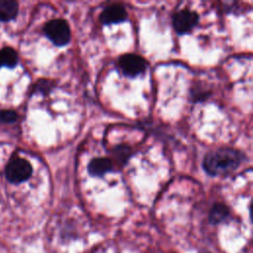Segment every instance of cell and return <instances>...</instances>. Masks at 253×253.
I'll return each instance as SVG.
<instances>
[{
  "label": "cell",
  "instance_id": "5",
  "mask_svg": "<svg viewBox=\"0 0 253 253\" xmlns=\"http://www.w3.org/2000/svg\"><path fill=\"white\" fill-rule=\"evenodd\" d=\"M198 21L199 16L194 11L181 10L173 16V27L178 34L184 35L192 31L193 28L196 27Z\"/></svg>",
  "mask_w": 253,
  "mask_h": 253
},
{
  "label": "cell",
  "instance_id": "4",
  "mask_svg": "<svg viewBox=\"0 0 253 253\" xmlns=\"http://www.w3.org/2000/svg\"><path fill=\"white\" fill-rule=\"evenodd\" d=\"M146 65L147 62L143 57L133 53L124 54L119 59L120 68L125 75L129 77H134L143 72L146 68Z\"/></svg>",
  "mask_w": 253,
  "mask_h": 253
},
{
  "label": "cell",
  "instance_id": "8",
  "mask_svg": "<svg viewBox=\"0 0 253 253\" xmlns=\"http://www.w3.org/2000/svg\"><path fill=\"white\" fill-rule=\"evenodd\" d=\"M18 14V3L13 0H0V21H10Z\"/></svg>",
  "mask_w": 253,
  "mask_h": 253
},
{
  "label": "cell",
  "instance_id": "12",
  "mask_svg": "<svg viewBox=\"0 0 253 253\" xmlns=\"http://www.w3.org/2000/svg\"><path fill=\"white\" fill-rule=\"evenodd\" d=\"M18 116L14 111L11 110H5L0 111V121L4 123H12L17 120Z\"/></svg>",
  "mask_w": 253,
  "mask_h": 253
},
{
  "label": "cell",
  "instance_id": "7",
  "mask_svg": "<svg viewBox=\"0 0 253 253\" xmlns=\"http://www.w3.org/2000/svg\"><path fill=\"white\" fill-rule=\"evenodd\" d=\"M113 168L112 161L107 157H98L91 160L88 165V172L92 176L101 177Z\"/></svg>",
  "mask_w": 253,
  "mask_h": 253
},
{
  "label": "cell",
  "instance_id": "1",
  "mask_svg": "<svg viewBox=\"0 0 253 253\" xmlns=\"http://www.w3.org/2000/svg\"><path fill=\"white\" fill-rule=\"evenodd\" d=\"M244 155L233 148H218L211 150L205 156L203 166L208 174L218 176L234 171L243 161Z\"/></svg>",
  "mask_w": 253,
  "mask_h": 253
},
{
  "label": "cell",
  "instance_id": "10",
  "mask_svg": "<svg viewBox=\"0 0 253 253\" xmlns=\"http://www.w3.org/2000/svg\"><path fill=\"white\" fill-rule=\"evenodd\" d=\"M18 62L17 52L11 47H4L0 49V67H13Z\"/></svg>",
  "mask_w": 253,
  "mask_h": 253
},
{
  "label": "cell",
  "instance_id": "6",
  "mask_svg": "<svg viewBox=\"0 0 253 253\" xmlns=\"http://www.w3.org/2000/svg\"><path fill=\"white\" fill-rule=\"evenodd\" d=\"M126 9L120 4H113L108 6L100 16V21L104 25L115 24L124 22L126 19Z\"/></svg>",
  "mask_w": 253,
  "mask_h": 253
},
{
  "label": "cell",
  "instance_id": "11",
  "mask_svg": "<svg viewBox=\"0 0 253 253\" xmlns=\"http://www.w3.org/2000/svg\"><path fill=\"white\" fill-rule=\"evenodd\" d=\"M52 88V82L49 80H40L35 85V91L40 93H48Z\"/></svg>",
  "mask_w": 253,
  "mask_h": 253
},
{
  "label": "cell",
  "instance_id": "9",
  "mask_svg": "<svg viewBox=\"0 0 253 253\" xmlns=\"http://www.w3.org/2000/svg\"><path fill=\"white\" fill-rule=\"evenodd\" d=\"M229 215V209L223 204H214L209 214V220L211 224H218Z\"/></svg>",
  "mask_w": 253,
  "mask_h": 253
},
{
  "label": "cell",
  "instance_id": "2",
  "mask_svg": "<svg viewBox=\"0 0 253 253\" xmlns=\"http://www.w3.org/2000/svg\"><path fill=\"white\" fill-rule=\"evenodd\" d=\"M43 31L45 36L56 45H65L70 41L69 26L62 19H54L47 22Z\"/></svg>",
  "mask_w": 253,
  "mask_h": 253
},
{
  "label": "cell",
  "instance_id": "3",
  "mask_svg": "<svg viewBox=\"0 0 253 253\" xmlns=\"http://www.w3.org/2000/svg\"><path fill=\"white\" fill-rule=\"evenodd\" d=\"M32 171V166L26 159L14 157L6 167V177L12 183H20L29 179Z\"/></svg>",
  "mask_w": 253,
  "mask_h": 253
}]
</instances>
